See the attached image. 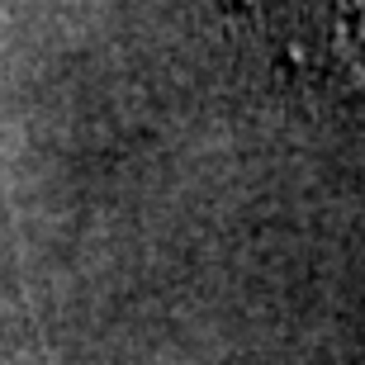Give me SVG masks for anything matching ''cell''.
Returning a JSON list of instances; mask_svg holds the SVG:
<instances>
[{
    "mask_svg": "<svg viewBox=\"0 0 365 365\" xmlns=\"http://www.w3.org/2000/svg\"><path fill=\"white\" fill-rule=\"evenodd\" d=\"M327 53L346 86L365 91V0H327Z\"/></svg>",
    "mask_w": 365,
    "mask_h": 365,
    "instance_id": "cell-1",
    "label": "cell"
}]
</instances>
